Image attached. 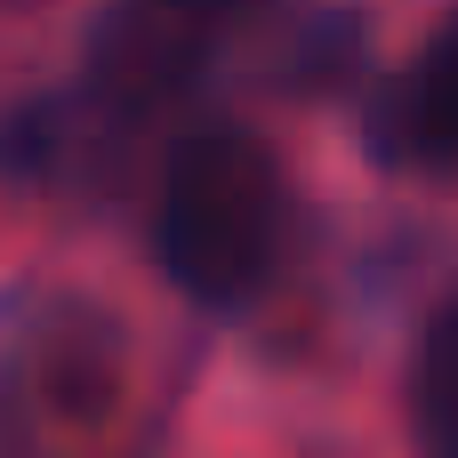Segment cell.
<instances>
[{
  "label": "cell",
  "mask_w": 458,
  "mask_h": 458,
  "mask_svg": "<svg viewBox=\"0 0 458 458\" xmlns=\"http://www.w3.org/2000/svg\"><path fill=\"white\" fill-rule=\"evenodd\" d=\"M282 233H290V185L250 129H193L169 153L153 242L169 282L193 306H217V314L250 306L282 258Z\"/></svg>",
  "instance_id": "cell-1"
},
{
  "label": "cell",
  "mask_w": 458,
  "mask_h": 458,
  "mask_svg": "<svg viewBox=\"0 0 458 458\" xmlns=\"http://www.w3.org/2000/svg\"><path fill=\"white\" fill-rule=\"evenodd\" d=\"M201 64H209V24L169 0H121L89 32V89L105 105H121L129 121L177 105L201 81Z\"/></svg>",
  "instance_id": "cell-2"
},
{
  "label": "cell",
  "mask_w": 458,
  "mask_h": 458,
  "mask_svg": "<svg viewBox=\"0 0 458 458\" xmlns=\"http://www.w3.org/2000/svg\"><path fill=\"white\" fill-rule=\"evenodd\" d=\"M121 145H129V113L105 105L97 89H72V97L24 105L0 129V169L40 193H89L121 169Z\"/></svg>",
  "instance_id": "cell-3"
},
{
  "label": "cell",
  "mask_w": 458,
  "mask_h": 458,
  "mask_svg": "<svg viewBox=\"0 0 458 458\" xmlns=\"http://www.w3.org/2000/svg\"><path fill=\"white\" fill-rule=\"evenodd\" d=\"M370 153H386V161H458V16L370 105Z\"/></svg>",
  "instance_id": "cell-4"
},
{
  "label": "cell",
  "mask_w": 458,
  "mask_h": 458,
  "mask_svg": "<svg viewBox=\"0 0 458 458\" xmlns=\"http://www.w3.org/2000/svg\"><path fill=\"white\" fill-rule=\"evenodd\" d=\"M411 427H419L427 458H458V298L419 338V362H411Z\"/></svg>",
  "instance_id": "cell-5"
},
{
  "label": "cell",
  "mask_w": 458,
  "mask_h": 458,
  "mask_svg": "<svg viewBox=\"0 0 458 458\" xmlns=\"http://www.w3.org/2000/svg\"><path fill=\"white\" fill-rule=\"evenodd\" d=\"M169 8H185V16H201V24H217V16H242V8H258V0H169Z\"/></svg>",
  "instance_id": "cell-6"
}]
</instances>
